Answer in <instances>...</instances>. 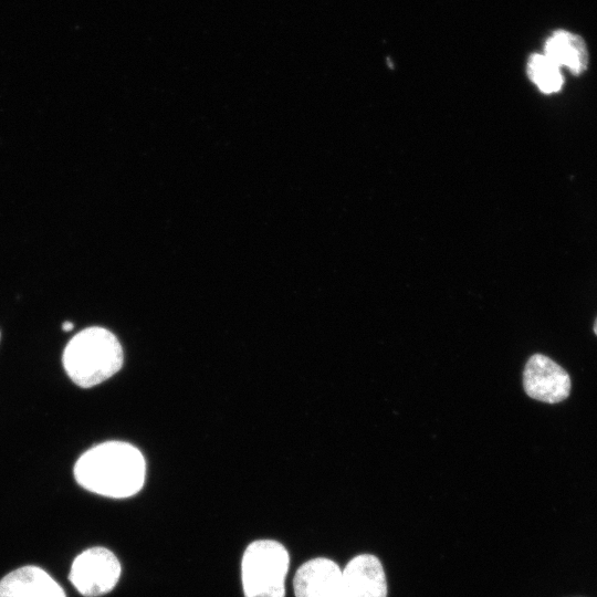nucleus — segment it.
<instances>
[{"label":"nucleus","mask_w":597,"mask_h":597,"mask_svg":"<svg viewBox=\"0 0 597 597\" xmlns=\"http://www.w3.org/2000/svg\"><path fill=\"white\" fill-rule=\"evenodd\" d=\"M594 332L597 335V318H596L595 324H594Z\"/></svg>","instance_id":"f8f14e48"},{"label":"nucleus","mask_w":597,"mask_h":597,"mask_svg":"<svg viewBox=\"0 0 597 597\" xmlns=\"http://www.w3.org/2000/svg\"><path fill=\"white\" fill-rule=\"evenodd\" d=\"M73 327H74L73 323H72V322H69V321H66V322H64V323L62 324V328H63V331H65V332L72 331Z\"/></svg>","instance_id":"9b49d317"},{"label":"nucleus","mask_w":597,"mask_h":597,"mask_svg":"<svg viewBox=\"0 0 597 597\" xmlns=\"http://www.w3.org/2000/svg\"><path fill=\"white\" fill-rule=\"evenodd\" d=\"M290 556L273 540L252 542L244 551L241 578L244 597H284Z\"/></svg>","instance_id":"7ed1b4c3"},{"label":"nucleus","mask_w":597,"mask_h":597,"mask_svg":"<svg viewBox=\"0 0 597 597\" xmlns=\"http://www.w3.org/2000/svg\"><path fill=\"white\" fill-rule=\"evenodd\" d=\"M570 378L566 370L542 354L531 356L523 371V387L533 399L555 404L569 396Z\"/></svg>","instance_id":"39448f33"},{"label":"nucleus","mask_w":597,"mask_h":597,"mask_svg":"<svg viewBox=\"0 0 597 597\" xmlns=\"http://www.w3.org/2000/svg\"><path fill=\"white\" fill-rule=\"evenodd\" d=\"M0 338H1V332H0Z\"/></svg>","instance_id":"ddd939ff"},{"label":"nucleus","mask_w":597,"mask_h":597,"mask_svg":"<svg viewBox=\"0 0 597 597\" xmlns=\"http://www.w3.org/2000/svg\"><path fill=\"white\" fill-rule=\"evenodd\" d=\"M74 478L85 490L113 499L136 494L144 484L145 459L123 441H107L85 451L75 462Z\"/></svg>","instance_id":"f257e3e1"},{"label":"nucleus","mask_w":597,"mask_h":597,"mask_svg":"<svg viewBox=\"0 0 597 597\" xmlns=\"http://www.w3.org/2000/svg\"><path fill=\"white\" fill-rule=\"evenodd\" d=\"M531 81L545 94L558 92L564 83L561 67L545 54H533L527 63Z\"/></svg>","instance_id":"9d476101"},{"label":"nucleus","mask_w":597,"mask_h":597,"mask_svg":"<svg viewBox=\"0 0 597 597\" xmlns=\"http://www.w3.org/2000/svg\"><path fill=\"white\" fill-rule=\"evenodd\" d=\"M544 54L559 67L574 74L583 73L588 65V51L584 40L568 31H556L545 43Z\"/></svg>","instance_id":"1a4fd4ad"},{"label":"nucleus","mask_w":597,"mask_h":597,"mask_svg":"<svg viewBox=\"0 0 597 597\" xmlns=\"http://www.w3.org/2000/svg\"><path fill=\"white\" fill-rule=\"evenodd\" d=\"M342 573V597H387L385 572L376 556L357 555Z\"/></svg>","instance_id":"0eeeda50"},{"label":"nucleus","mask_w":597,"mask_h":597,"mask_svg":"<svg viewBox=\"0 0 597 597\" xmlns=\"http://www.w3.org/2000/svg\"><path fill=\"white\" fill-rule=\"evenodd\" d=\"M342 569L324 557L304 563L293 580L296 597H342Z\"/></svg>","instance_id":"423d86ee"},{"label":"nucleus","mask_w":597,"mask_h":597,"mask_svg":"<svg viewBox=\"0 0 597 597\" xmlns=\"http://www.w3.org/2000/svg\"><path fill=\"white\" fill-rule=\"evenodd\" d=\"M0 597H66L63 588L42 568L24 566L0 580Z\"/></svg>","instance_id":"6e6552de"},{"label":"nucleus","mask_w":597,"mask_h":597,"mask_svg":"<svg viewBox=\"0 0 597 597\" xmlns=\"http://www.w3.org/2000/svg\"><path fill=\"white\" fill-rule=\"evenodd\" d=\"M117 337L104 327H87L66 344L62 362L69 378L78 387L91 388L115 375L123 365Z\"/></svg>","instance_id":"f03ea898"},{"label":"nucleus","mask_w":597,"mask_h":597,"mask_svg":"<svg viewBox=\"0 0 597 597\" xmlns=\"http://www.w3.org/2000/svg\"><path fill=\"white\" fill-rule=\"evenodd\" d=\"M121 572V564L114 553L95 546L75 557L69 579L81 595L98 597L114 589Z\"/></svg>","instance_id":"20e7f679"}]
</instances>
